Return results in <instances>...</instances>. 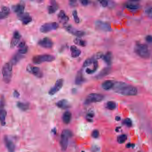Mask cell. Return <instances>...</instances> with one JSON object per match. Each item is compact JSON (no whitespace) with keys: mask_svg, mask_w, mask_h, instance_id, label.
Listing matches in <instances>:
<instances>
[{"mask_svg":"<svg viewBox=\"0 0 152 152\" xmlns=\"http://www.w3.org/2000/svg\"><path fill=\"white\" fill-rule=\"evenodd\" d=\"M72 118V114L68 111H66L63 114L62 120L63 122L66 124H68L71 121Z\"/></svg>","mask_w":152,"mask_h":152,"instance_id":"24","label":"cell"},{"mask_svg":"<svg viewBox=\"0 0 152 152\" xmlns=\"http://www.w3.org/2000/svg\"><path fill=\"white\" fill-rule=\"evenodd\" d=\"M98 1L102 7H106L107 6L108 4L107 0H98Z\"/></svg>","mask_w":152,"mask_h":152,"instance_id":"37","label":"cell"},{"mask_svg":"<svg viewBox=\"0 0 152 152\" xmlns=\"http://www.w3.org/2000/svg\"><path fill=\"white\" fill-rule=\"evenodd\" d=\"M21 37V36L20 34L18 31H16L14 33L11 42V45H10L11 47H14L18 44Z\"/></svg>","mask_w":152,"mask_h":152,"instance_id":"16","label":"cell"},{"mask_svg":"<svg viewBox=\"0 0 152 152\" xmlns=\"http://www.w3.org/2000/svg\"><path fill=\"white\" fill-rule=\"evenodd\" d=\"M110 68H104L103 70H102L99 74L96 76V78L98 79H100L104 77H105L106 75H107L108 74H109V73H110Z\"/></svg>","mask_w":152,"mask_h":152,"instance_id":"26","label":"cell"},{"mask_svg":"<svg viewBox=\"0 0 152 152\" xmlns=\"http://www.w3.org/2000/svg\"><path fill=\"white\" fill-rule=\"evenodd\" d=\"M104 98L102 94H90L87 96L85 100V104H89L93 103H96L102 102Z\"/></svg>","mask_w":152,"mask_h":152,"instance_id":"6","label":"cell"},{"mask_svg":"<svg viewBox=\"0 0 152 152\" xmlns=\"http://www.w3.org/2000/svg\"><path fill=\"white\" fill-rule=\"evenodd\" d=\"M12 64L11 63H6L2 68L3 81L8 84L11 81L12 77Z\"/></svg>","mask_w":152,"mask_h":152,"instance_id":"3","label":"cell"},{"mask_svg":"<svg viewBox=\"0 0 152 152\" xmlns=\"http://www.w3.org/2000/svg\"><path fill=\"white\" fill-rule=\"evenodd\" d=\"M125 124L128 127H131L132 126V122L131 120L129 118H126L124 121Z\"/></svg>","mask_w":152,"mask_h":152,"instance_id":"38","label":"cell"},{"mask_svg":"<svg viewBox=\"0 0 152 152\" xmlns=\"http://www.w3.org/2000/svg\"><path fill=\"white\" fill-rule=\"evenodd\" d=\"M65 28L66 30L70 34H73L74 36L80 38L81 36H84L85 35V33L84 31H81L78 29H76L74 27H73L71 25H66L65 26Z\"/></svg>","mask_w":152,"mask_h":152,"instance_id":"9","label":"cell"},{"mask_svg":"<svg viewBox=\"0 0 152 152\" xmlns=\"http://www.w3.org/2000/svg\"><path fill=\"white\" fill-rule=\"evenodd\" d=\"M145 40L149 43H152V36L148 35L145 38Z\"/></svg>","mask_w":152,"mask_h":152,"instance_id":"42","label":"cell"},{"mask_svg":"<svg viewBox=\"0 0 152 152\" xmlns=\"http://www.w3.org/2000/svg\"><path fill=\"white\" fill-rule=\"evenodd\" d=\"M27 70L38 77L40 78L43 76V73L41 71L40 68L36 66L28 65L27 67Z\"/></svg>","mask_w":152,"mask_h":152,"instance_id":"11","label":"cell"},{"mask_svg":"<svg viewBox=\"0 0 152 152\" xmlns=\"http://www.w3.org/2000/svg\"><path fill=\"white\" fill-rule=\"evenodd\" d=\"M96 58L95 57V56H94V57L90 58H88L86 60H85V61L84 62L83 66L84 67H86L87 66H90V65L94 63V62L96 61Z\"/></svg>","mask_w":152,"mask_h":152,"instance_id":"29","label":"cell"},{"mask_svg":"<svg viewBox=\"0 0 152 152\" xmlns=\"http://www.w3.org/2000/svg\"><path fill=\"white\" fill-rule=\"evenodd\" d=\"M10 13V8L8 7H3L0 11V20L8 17Z\"/></svg>","mask_w":152,"mask_h":152,"instance_id":"22","label":"cell"},{"mask_svg":"<svg viewBox=\"0 0 152 152\" xmlns=\"http://www.w3.org/2000/svg\"><path fill=\"white\" fill-rule=\"evenodd\" d=\"M72 15H73V18H74V21L76 23H80V19L78 17V15H77V13L76 10H74L72 13Z\"/></svg>","mask_w":152,"mask_h":152,"instance_id":"36","label":"cell"},{"mask_svg":"<svg viewBox=\"0 0 152 152\" xmlns=\"http://www.w3.org/2000/svg\"><path fill=\"white\" fill-rule=\"evenodd\" d=\"M72 136L71 132L68 130H63L61 137L60 145L63 150H66L67 149L68 144L69 138Z\"/></svg>","mask_w":152,"mask_h":152,"instance_id":"4","label":"cell"},{"mask_svg":"<svg viewBox=\"0 0 152 152\" xmlns=\"http://www.w3.org/2000/svg\"><path fill=\"white\" fill-rule=\"evenodd\" d=\"M74 43L76 45H78L79 46H86V42L85 40H83L82 39H80L79 38H76L74 40Z\"/></svg>","mask_w":152,"mask_h":152,"instance_id":"32","label":"cell"},{"mask_svg":"<svg viewBox=\"0 0 152 152\" xmlns=\"http://www.w3.org/2000/svg\"><path fill=\"white\" fill-rule=\"evenodd\" d=\"M114 83L111 80H107L102 83V87L105 90H109L113 88Z\"/></svg>","mask_w":152,"mask_h":152,"instance_id":"19","label":"cell"},{"mask_svg":"<svg viewBox=\"0 0 152 152\" xmlns=\"http://www.w3.org/2000/svg\"><path fill=\"white\" fill-rule=\"evenodd\" d=\"M58 19L60 22L66 24L68 21L69 18L63 10H61L58 15Z\"/></svg>","mask_w":152,"mask_h":152,"instance_id":"15","label":"cell"},{"mask_svg":"<svg viewBox=\"0 0 152 152\" xmlns=\"http://www.w3.org/2000/svg\"><path fill=\"white\" fill-rule=\"evenodd\" d=\"M58 24L56 22L47 23L42 25L40 29L42 33H47L53 30H54L58 28Z\"/></svg>","mask_w":152,"mask_h":152,"instance_id":"7","label":"cell"},{"mask_svg":"<svg viewBox=\"0 0 152 152\" xmlns=\"http://www.w3.org/2000/svg\"><path fill=\"white\" fill-rule=\"evenodd\" d=\"M17 106L22 111H26L29 108V105L28 104L22 102H18L17 104Z\"/></svg>","mask_w":152,"mask_h":152,"instance_id":"31","label":"cell"},{"mask_svg":"<svg viewBox=\"0 0 152 152\" xmlns=\"http://www.w3.org/2000/svg\"><path fill=\"white\" fill-rule=\"evenodd\" d=\"M120 119H121V118H120L119 117H116V120L117 121H120Z\"/></svg>","mask_w":152,"mask_h":152,"instance_id":"45","label":"cell"},{"mask_svg":"<svg viewBox=\"0 0 152 152\" xmlns=\"http://www.w3.org/2000/svg\"><path fill=\"white\" fill-rule=\"evenodd\" d=\"M135 52L138 56L144 59L148 58L150 56V52L147 45L137 44L134 48Z\"/></svg>","mask_w":152,"mask_h":152,"instance_id":"2","label":"cell"},{"mask_svg":"<svg viewBox=\"0 0 152 152\" xmlns=\"http://www.w3.org/2000/svg\"><path fill=\"white\" fill-rule=\"evenodd\" d=\"M19 94L18 93V92H17V91H15L14 93H13V96L14 97L16 98H18V96H19Z\"/></svg>","mask_w":152,"mask_h":152,"instance_id":"43","label":"cell"},{"mask_svg":"<svg viewBox=\"0 0 152 152\" xmlns=\"http://www.w3.org/2000/svg\"><path fill=\"white\" fill-rule=\"evenodd\" d=\"M12 8L13 10L19 16L24 13L25 6L22 4H19L13 6Z\"/></svg>","mask_w":152,"mask_h":152,"instance_id":"17","label":"cell"},{"mask_svg":"<svg viewBox=\"0 0 152 152\" xmlns=\"http://www.w3.org/2000/svg\"><path fill=\"white\" fill-rule=\"evenodd\" d=\"M80 1L81 2V4L84 6H87L89 3V0H80Z\"/></svg>","mask_w":152,"mask_h":152,"instance_id":"41","label":"cell"},{"mask_svg":"<svg viewBox=\"0 0 152 152\" xmlns=\"http://www.w3.org/2000/svg\"><path fill=\"white\" fill-rule=\"evenodd\" d=\"M113 89L115 92L123 96H135L137 94V89L135 87L120 81L114 83Z\"/></svg>","mask_w":152,"mask_h":152,"instance_id":"1","label":"cell"},{"mask_svg":"<svg viewBox=\"0 0 152 152\" xmlns=\"http://www.w3.org/2000/svg\"><path fill=\"white\" fill-rule=\"evenodd\" d=\"M4 143L6 144L7 149L9 152H15V146L13 141L7 137H6L4 139Z\"/></svg>","mask_w":152,"mask_h":152,"instance_id":"13","label":"cell"},{"mask_svg":"<svg viewBox=\"0 0 152 152\" xmlns=\"http://www.w3.org/2000/svg\"><path fill=\"white\" fill-rule=\"evenodd\" d=\"M145 13L148 17L152 18V8H149L146 10Z\"/></svg>","mask_w":152,"mask_h":152,"instance_id":"39","label":"cell"},{"mask_svg":"<svg viewBox=\"0 0 152 152\" xmlns=\"http://www.w3.org/2000/svg\"><path fill=\"white\" fill-rule=\"evenodd\" d=\"M95 28L100 31L109 32L112 30L110 25L101 21H96L95 22Z\"/></svg>","mask_w":152,"mask_h":152,"instance_id":"8","label":"cell"},{"mask_svg":"<svg viewBox=\"0 0 152 152\" xmlns=\"http://www.w3.org/2000/svg\"><path fill=\"white\" fill-rule=\"evenodd\" d=\"M38 45L42 47L49 49L53 47V41L50 38H45L39 40Z\"/></svg>","mask_w":152,"mask_h":152,"instance_id":"12","label":"cell"},{"mask_svg":"<svg viewBox=\"0 0 152 152\" xmlns=\"http://www.w3.org/2000/svg\"><path fill=\"white\" fill-rule=\"evenodd\" d=\"M58 9V6L55 1L52 0L50 6L48 7V12L49 14H53L55 13Z\"/></svg>","mask_w":152,"mask_h":152,"instance_id":"20","label":"cell"},{"mask_svg":"<svg viewBox=\"0 0 152 152\" xmlns=\"http://www.w3.org/2000/svg\"><path fill=\"white\" fill-rule=\"evenodd\" d=\"M127 139V136L125 134H122L118 137L117 141L120 144H123L126 141Z\"/></svg>","mask_w":152,"mask_h":152,"instance_id":"33","label":"cell"},{"mask_svg":"<svg viewBox=\"0 0 152 152\" xmlns=\"http://www.w3.org/2000/svg\"><path fill=\"white\" fill-rule=\"evenodd\" d=\"M116 106H117V105H116V103L113 101H110L107 102V107L109 110H114L116 109Z\"/></svg>","mask_w":152,"mask_h":152,"instance_id":"34","label":"cell"},{"mask_svg":"<svg viewBox=\"0 0 152 152\" xmlns=\"http://www.w3.org/2000/svg\"><path fill=\"white\" fill-rule=\"evenodd\" d=\"M70 51L72 57L73 58H77L81 55V50L74 45H73L71 47Z\"/></svg>","mask_w":152,"mask_h":152,"instance_id":"21","label":"cell"},{"mask_svg":"<svg viewBox=\"0 0 152 152\" xmlns=\"http://www.w3.org/2000/svg\"><path fill=\"white\" fill-rule=\"evenodd\" d=\"M7 115V112L3 109H0V123L2 126L6 125V117Z\"/></svg>","mask_w":152,"mask_h":152,"instance_id":"23","label":"cell"},{"mask_svg":"<svg viewBox=\"0 0 152 152\" xmlns=\"http://www.w3.org/2000/svg\"><path fill=\"white\" fill-rule=\"evenodd\" d=\"M129 1L132 2H138V1H139L140 0H129Z\"/></svg>","mask_w":152,"mask_h":152,"instance_id":"46","label":"cell"},{"mask_svg":"<svg viewBox=\"0 0 152 152\" xmlns=\"http://www.w3.org/2000/svg\"><path fill=\"white\" fill-rule=\"evenodd\" d=\"M20 19L24 25H27L32 21V18L28 13H22L19 15Z\"/></svg>","mask_w":152,"mask_h":152,"instance_id":"14","label":"cell"},{"mask_svg":"<svg viewBox=\"0 0 152 152\" xmlns=\"http://www.w3.org/2000/svg\"><path fill=\"white\" fill-rule=\"evenodd\" d=\"M85 152V151H82V152Z\"/></svg>","mask_w":152,"mask_h":152,"instance_id":"47","label":"cell"},{"mask_svg":"<svg viewBox=\"0 0 152 152\" xmlns=\"http://www.w3.org/2000/svg\"><path fill=\"white\" fill-rule=\"evenodd\" d=\"M92 137L94 138H98L99 136V132L98 130H94L92 133Z\"/></svg>","mask_w":152,"mask_h":152,"instance_id":"40","label":"cell"},{"mask_svg":"<svg viewBox=\"0 0 152 152\" xmlns=\"http://www.w3.org/2000/svg\"><path fill=\"white\" fill-rule=\"evenodd\" d=\"M18 47L19 49L18 52L21 54H24L26 53L28 51V47L25 45V43L24 42L20 43L18 45Z\"/></svg>","mask_w":152,"mask_h":152,"instance_id":"25","label":"cell"},{"mask_svg":"<svg viewBox=\"0 0 152 152\" xmlns=\"http://www.w3.org/2000/svg\"><path fill=\"white\" fill-rule=\"evenodd\" d=\"M64 80L62 79L57 80L55 85L50 89L49 91V94L50 95H53L57 94L60 89L63 87Z\"/></svg>","mask_w":152,"mask_h":152,"instance_id":"10","label":"cell"},{"mask_svg":"<svg viewBox=\"0 0 152 152\" xmlns=\"http://www.w3.org/2000/svg\"><path fill=\"white\" fill-rule=\"evenodd\" d=\"M126 7L129 10H135L138 9L139 6L137 4H134L133 3H128L126 4Z\"/></svg>","mask_w":152,"mask_h":152,"instance_id":"35","label":"cell"},{"mask_svg":"<svg viewBox=\"0 0 152 152\" xmlns=\"http://www.w3.org/2000/svg\"><path fill=\"white\" fill-rule=\"evenodd\" d=\"M134 144H130V143H128L126 145V147L128 148H131L132 147L134 146Z\"/></svg>","mask_w":152,"mask_h":152,"instance_id":"44","label":"cell"},{"mask_svg":"<svg viewBox=\"0 0 152 152\" xmlns=\"http://www.w3.org/2000/svg\"><path fill=\"white\" fill-rule=\"evenodd\" d=\"M22 57V54H20L19 53H17L16 54L14 55L13 58H12L11 63L12 65L17 64V63L21 59Z\"/></svg>","mask_w":152,"mask_h":152,"instance_id":"30","label":"cell"},{"mask_svg":"<svg viewBox=\"0 0 152 152\" xmlns=\"http://www.w3.org/2000/svg\"><path fill=\"white\" fill-rule=\"evenodd\" d=\"M112 53L110 52H108L104 55L102 57L104 62L107 63L108 65H110L111 64L112 61Z\"/></svg>","mask_w":152,"mask_h":152,"instance_id":"28","label":"cell"},{"mask_svg":"<svg viewBox=\"0 0 152 152\" xmlns=\"http://www.w3.org/2000/svg\"><path fill=\"white\" fill-rule=\"evenodd\" d=\"M85 81L82 73L81 71L79 72L77 74L75 79V84L78 85L82 84Z\"/></svg>","mask_w":152,"mask_h":152,"instance_id":"27","label":"cell"},{"mask_svg":"<svg viewBox=\"0 0 152 152\" xmlns=\"http://www.w3.org/2000/svg\"><path fill=\"white\" fill-rule=\"evenodd\" d=\"M56 105L58 107L62 109H67L69 108L70 106L68 101L66 99H62L59 100L56 104Z\"/></svg>","mask_w":152,"mask_h":152,"instance_id":"18","label":"cell"},{"mask_svg":"<svg viewBox=\"0 0 152 152\" xmlns=\"http://www.w3.org/2000/svg\"><path fill=\"white\" fill-rule=\"evenodd\" d=\"M55 57L49 54L40 55L35 56L33 58V62L35 64H40L45 62H53Z\"/></svg>","mask_w":152,"mask_h":152,"instance_id":"5","label":"cell"}]
</instances>
